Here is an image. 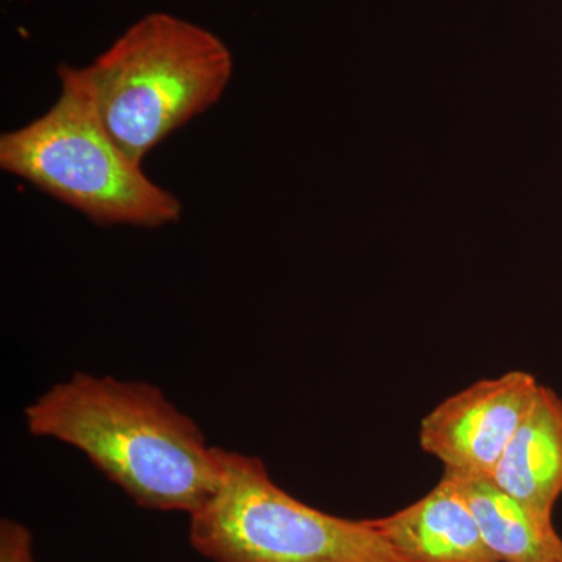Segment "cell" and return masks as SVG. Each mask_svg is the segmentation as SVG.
<instances>
[{
  "label": "cell",
  "mask_w": 562,
  "mask_h": 562,
  "mask_svg": "<svg viewBox=\"0 0 562 562\" xmlns=\"http://www.w3.org/2000/svg\"><path fill=\"white\" fill-rule=\"evenodd\" d=\"M61 92L38 120L0 136V168L99 225L158 228L183 206L103 127L80 68H58Z\"/></svg>",
  "instance_id": "obj_3"
},
{
  "label": "cell",
  "mask_w": 562,
  "mask_h": 562,
  "mask_svg": "<svg viewBox=\"0 0 562 562\" xmlns=\"http://www.w3.org/2000/svg\"><path fill=\"white\" fill-rule=\"evenodd\" d=\"M220 484L190 516L211 562H414L372 527L321 512L273 482L261 458L216 447Z\"/></svg>",
  "instance_id": "obj_4"
},
{
  "label": "cell",
  "mask_w": 562,
  "mask_h": 562,
  "mask_svg": "<svg viewBox=\"0 0 562 562\" xmlns=\"http://www.w3.org/2000/svg\"><path fill=\"white\" fill-rule=\"evenodd\" d=\"M452 476L492 553L502 562H553L562 560L560 535H549L536 524L522 503L486 476Z\"/></svg>",
  "instance_id": "obj_8"
},
{
  "label": "cell",
  "mask_w": 562,
  "mask_h": 562,
  "mask_svg": "<svg viewBox=\"0 0 562 562\" xmlns=\"http://www.w3.org/2000/svg\"><path fill=\"white\" fill-rule=\"evenodd\" d=\"M35 438L79 450L140 508L201 509L220 484L216 447L160 387L76 372L24 409Z\"/></svg>",
  "instance_id": "obj_1"
},
{
  "label": "cell",
  "mask_w": 562,
  "mask_h": 562,
  "mask_svg": "<svg viewBox=\"0 0 562 562\" xmlns=\"http://www.w3.org/2000/svg\"><path fill=\"white\" fill-rule=\"evenodd\" d=\"M539 387L531 373L513 371L450 395L422 419V450L441 461L443 472L492 479Z\"/></svg>",
  "instance_id": "obj_5"
},
{
  "label": "cell",
  "mask_w": 562,
  "mask_h": 562,
  "mask_svg": "<svg viewBox=\"0 0 562 562\" xmlns=\"http://www.w3.org/2000/svg\"><path fill=\"white\" fill-rule=\"evenodd\" d=\"M0 562H36L31 528L18 520L2 519L0 522Z\"/></svg>",
  "instance_id": "obj_9"
},
{
  "label": "cell",
  "mask_w": 562,
  "mask_h": 562,
  "mask_svg": "<svg viewBox=\"0 0 562 562\" xmlns=\"http://www.w3.org/2000/svg\"><path fill=\"white\" fill-rule=\"evenodd\" d=\"M369 522L414 562H502L487 547L471 506L447 473L413 505Z\"/></svg>",
  "instance_id": "obj_6"
},
{
  "label": "cell",
  "mask_w": 562,
  "mask_h": 562,
  "mask_svg": "<svg viewBox=\"0 0 562 562\" xmlns=\"http://www.w3.org/2000/svg\"><path fill=\"white\" fill-rule=\"evenodd\" d=\"M232 50L202 25L155 11L81 69L103 127L132 160L221 101Z\"/></svg>",
  "instance_id": "obj_2"
},
{
  "label": "cell",
  "mask_w": 562,
  "mask_h": 562,
  "mask_svg": "<svg viewBox=\"0 0 562 562\" xmlns=\"http://www.w3.org/2000/svg\"><path fill=\"white\" fill-rule=\"evenodd\" d=\"M492 480L522 503L543 531L558 535L552 514L562 494V401L557 392L541 384Z\"/></svg>",
  "instance_id": "obj_7"
},
{
  "label": "cell",
  "mask_w": 562,
  "mask_h": 562,
  "mask_svg": "<svg viewBox=\"0 0 562 562\" xmlns=\"http://www.w3.org/2000/svg\"><path fill=\"white\" fill-rule=\"evenodd\" d=\"M553 562H562V560L553 561Z\"/></svg>",
  "instance_id": "obj_10"
}]
</instances>
